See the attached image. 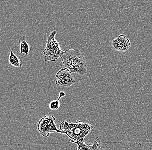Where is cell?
I'll return each mask as SVG.
<instances>
[{"label":"cell","mask_w":152,"mask_h":150,"mask_svg":"<svg viewBox=\"0 0 152 150\" xmlns=\"http://www.w3.org/2000/svg\"><path fill=\"white\" fill-rule=\"evenodd\" d=\"M61 58L63 68L72 73L84 76L87 72V64L84 55L78 48L68 49L64 51Z\"/></svg>","instance_id":"1"},{"label":"cell","mask_w":152,"mask_h":150,"mask_svg":"<svg viewBox=\"0 0 152 150\" xmlns=\"http://www.w3.org/2000/svg\"><path fill=\"white\" fill-rule=\"evenodd\" d=\"M60 129L69 137L70 141L83 142L84 138L93 131L91 124L77 120L75 123H69L64 120L59 124Z\"/></svg>","instance_id":"2"},{"label":"cell","mask_w":152,"mask_h":150,"mask_svg":"<svg viewBox=\"0 0 152 150\" xmlns=\"http://www.w3.org/2000/svg\"><path fill=\"white\" fill-rule=\"evenodd\" d=\"M57 34L56 30H53L46 40V47L43 51L45 62L56 61L64 53L61 50L59 43L55 39Z\"/></svg>","instance_id":"3"},{"label":"cell","mask_w":152,"mask_h":150,"mask_svg":"<svg viewBox=\"0 0 152 150\" xmlns=\"http://www.w3.org/2000/svg\"><path fill=\"white\" fill-rule=\"evenodd\" d=\"M56 118L51 115H46L42 118L38 123L37 129L41 135L44 137H48L51 133L64 134L57 128L56 124Z\"/></svg>","instance_id":"4"},{"label":"cell","mask_w":152,"mask_h":150,"mask_svg":"<svg viewBox=\"0 0 152 150\" xmlns=\"http://www.w3.org/2000/svg\"><path fill=\"white\" fill-rule=\"evenodd\" d=\"M56 83L58 86L71 87L76 83L75 80L70 70L66 68H61L56 75Z\"/></svg>","instance_id":"5"},{"label":"cell","mask_w":152,"mask_h":150,"mask_svg":"<svg viewBox=\"0 0 152 150\" xmlns=\"http://www.w3.org/2000/svg\"><path fill=\"white\" fill-rule=\"evenodd\" d=\"M112 46L116 51L124 52L131 47V43L126 35L121 34L113 40Z\"/></svg>","instance_id":"6"},{"label":"cell","mask_w":152,"mask_h":150,"mask_svg":"<svg viewBox=\"0 0 152 150\" xmlns=\"http://www.w3.org/2000/svg\"><path fill=\"white\" fill-rule=\"evenodd\" d=\"M19 43L20 45V53L19 55L24 53L26 56H28L30 52L31 47L28 43L26 37L24 36H22L19 39Z\"/></svg>","instance_id":"7"},{"label":"cell","mask_w":152,"mask_h":150,"mask_svg":"<svg viewBox=\"0 0 152 150\" xmlns=\"http://www.w3.org/2000/svg\"><path fill=\"white\" fill-rule=\"evenodd\" d=\"M8 61L10 64L13 67L18 68H21L22 67L23 64L20 58L18 56H16L12 51H10Z\"/></svg>","instance_id":"8"},{"label":"cell","mask_w":152,"mask_h":150,"mask_svg":"<svg viewBox=\"0 0 152 150\" xmlns=\"http://www.w3.org/2000/svg\"><path fill=\"white\" fill-rule=\"evenodd\" d=\"M66 94L64 92H60L59 95L57 100H53L51 101L49 103V107L50 110L53 111H56L60 107L61 102L60 99L62 97L65 96Z\"/></svg>","instance_id":"9"},{"label":"cell","mask_w":152,"mask_h":150,"mask_svg":"<svg viewBox=\"0 0 152 150\" xmlns=\"http://www.w3.org/2000/svg\"><path fill=\"white\" fill-rule=\"evenodd\" d=\"M91 150H104L102 145L101 141L99 137H96L93 144L90 145Z\"/></svg>","instance_id":"10"},{"label":"cell","mask_w":152,"mask_h":150,"mask_svg":"<svg viewBox=\"0 0 152 150\" xmlns=\"http://www.w3.org/2000/svg\"><path fill=\"white\" fill-rule=\"evenodd\" d=\"M72 143H75L78 145L77 150H91L90 145H86L84 142H80V141H71Z\"/></svg>","instance_id":"11"}]
</instances>
